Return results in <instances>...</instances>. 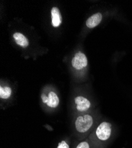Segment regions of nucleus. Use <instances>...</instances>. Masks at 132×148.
Returning a JSON list of instances; mask_svg holds the SVG:
<instances>
[{"instance_id":"7ed1b4c3","label":"nucleus","mask_w":132,"mask_h":148,"mask_svg":"<svg viewBox=\"0 0 132 148\" xmlns=\"http://www.w3.org/2000/svg\"><path fill=\"white\" fill-rule=\"evenodd\" d=\"M87 58L84 53H82L81 52L77 53L72 60V65L77 70L82 69L83 68L87 67Z\"/></svg>"},{"instance_id":"1a4fd4ad","label":"nucleus","mask_w":132,"mask_h":148,"mask_svg":"<svg viewBox=\"0 0 132 148\" xmlns=\"http://www.w3.org/2000/svg\"><path fill=\"white\" fill-rule=\"evenodd\" d=\"M11 89L8 87H0V97L3 99H7L11 95Z\"/></svg>"},{"instance_id":"f03ea898","label":"nucleus","mask_w":132,"mask_h":148,"mask_svg":"<svg viewBox=\"0 0 132 148\" xmlns=\"http://www.w3.org/2000/svg\"><path fill=\"white\" fill-rule=\"evenodd\" d=\"M111 133V125L110 123L104 121L98 126L96 130V135L101 140L109 139Z\"/></svg>"},{"instance_id":"6e6552de","label":"nucleus","mask_w":132,"mask_h":148,"mask_svg":"<svg viewBox=\"0 0 132 148\" xmlns=\"http://www.w3.org/2000/svg\"><path fill=\"white\" fill-rule=\"evenodd\" d=\"M13 38L16 42V43L21 46L23 48L27 47L29 46V40L26 37L20 33H15L13 34Z\"/></svg>"},{"instance_id":"20e7f679","label":"nucleus","mask_w":132,"mask_h":148,"mask_svg":"<svg viewBox=\"0 0 132 148\" xmlns=\"http://www.w3.org/2000/svg\"><path fill=\"white\" fill-rule=\"evenodd\" d=\"M41 98L44 104H46L47 106L51 108H56L59 103V100L57 95L53 91H51L47 97L45 94H42Z\"/></svg>"},{"instance_id":"39448f33","label":"nucleus","mask_w":132,"mask_h":148,"mask_svg":"<svg viewBox=\"0 0 132 148\" xmlns=\"http://www.w3.org/2000/svg\"><path fill=\"white\" fill-rule=\"evenodd\" d=\"M75 103L77 104V109L81 112L87 111L91 106L90 101L86 98L78 96L75 98Z\"/></svg>"},{"instance_id":"9d476101","label":"nucleus","mask_w":132,"mask_h":148,"mask_svg":"<svg viewBox=\"0 0 132 148\" xmlns=\"http://www.w3.org/2000/svg\"><path fill=\"white\" fill-rule=\"evenodd\" d=\"M77 148H90V145L86 142H82L78 144Z\"/></svg>"},{"instance_id":"0eeeda50","label":"nucleus","mask_w":132,"mask_h":148,"mask_svg":"<svg viewBox=\"0 0 132 148\" xmlns=\"http://www.w3.org/2000/svg\"><path fill=\"white\" fill-rule=\"evenodd\" d=\"M52 23L54 27H57L62 23V16L58 8L55 7L51 10Z\"/></svg>"},{"instance_id":"9b49d317","label":"nucleus","mask_w":132,"mask_h":148,"mask_svg":"<svg viewBox=\"0 0 132 148\" xmlns=\"http://www.w3.org/2000/svg\"><path fill=\"white\" fill-rule=\"evenodd\" d=\"M57 148H69V147L65 141L62 140L61 142L59 143V145Z\"/></svg>"},{"instance_id":"423d86ee","label":"nucleus","mask_w":132,"mask_h":148,"mask_svg":"<svg viewBox=\"0 0 132 148\" xmlns=\"http://www.w3.org/2000/svg\"><path fill=\"white\" fill-rule=\"evenodd\" d=\"M103 15L100 13H97L90 17L86 21V26L90 29H93L101 23Z\"/></svg>"},{"instance_id":"f257e3e1","label":"nucleus","mask_w":132,"mask_h":148,"mask_svg":"<svg viewBox=\"0 0 132 148\" xmlns=\"http://www.w3.org/2000/svg\"><path fill=\"white\" fill-rule=\"evenodd\" d=\"M93 118L89 114H83L79 116L75 121V127L79 133L87 132L92 126Z\"/></svg>"}]
</instances>
